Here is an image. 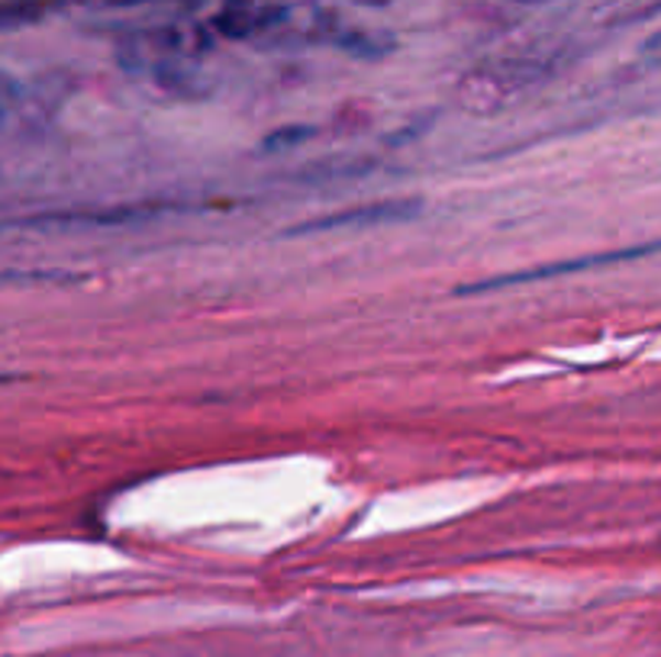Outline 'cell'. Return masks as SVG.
Masks as SVG:
<instances>
[{"instance_id": "cell-1", "label": "cell", "mask_w": 661, "mask_h": 657, "mask_svg": "<svg viewBox=\"0 0 661 657\" xmlns=\"http://www.w3.org/2000/svg\"><path fill=\"white\" fill-rule=\"evenodd\" d=\"M661 242H642V245H629V248H614V252H594V255H581V258H568V261H552V265H539V268H526L514 275H497L487 281H474L459 287V297H477V293H494V290H510L522 283L552 281V278H571V275H584V271H597V268H614L626 261H639L649 255H659Z\"/></svg>"}, {"instance_id": "cell-2", "label": "cell", "mask_w": 661, "mask_h": 657, "mask_svg": "<svg viewBox=\"0 0 661 657\" xmlns=\"http://www.w3.org/2000/svg\"><path fill=\"white\" fill-rule=\"evenodd\" d=\"M423 213L420 197H390V200H375V203H359L345 207L339 213H327L307 223L290 226L284 238H304V235L339 233V230H375V226H400L410 223Z\"/></svg>"}, {"instance_id": "cell-3", "label": "cell", "mask_w": 661, "mask_h": 657, "mask_svg": "<svg viewBox=\"0 0 661 657\" xmlns=\"http://www.w3.org/2000/svg\"><path fill=\"white\" fill-rule=\"evenodd\" d=\"M284 16H287V7H278V3L233 0L213 16V30L227 40H252V36L278 26Z\"/></svg>"}, {"instance_id": "cell-4", "label": "cell", "mask_w": 661, "mask_h": 657, "mask_svg": "<svg viewBox=\"0 0 661 657\" xmlns=\"http://www.w3.org/2000/svg\"><path fill=\"white\" fill-rule=\"evenodd\" d=\"M178 203H130L113 210H85V213H46L30 223H55V226H123V223H142L165 213H178Z\"/></svg>"}, {"instance_id": "cell-5", "label": "cell", "mask_w": 661, "mask_h": 657, "mask_svg": "<svg viewBox=\"0 0 661 657\" xmlns=\"http://www.w3.org/2000/svg\"><path fill=\"white\" fill-rule=\"evenodd\" d=\"M58 0H0V33H13L33 26L52 10Z\"/></svg>"}, {"instance_id": "cell-6", "label": "cell", "mask_w": 661, "mask_h": 657, "mask_svg": "<svg viewBox=\"0 0 661 657\" xmlns=\"http://www.w3.org/2000/svg\"><path fill=\"white\" fill-rule=\"evenodd\" d=\"M313 136H317V130H313V126H304V123H287V126L275 130V133H268V136L262 140V152H265V155H272V152H287V148H297V145L310 142Z\"/></svg>"}, {"instance_id": "cell-7", "label": "cell", "mask_w": 661, "mask_h": 657, "mask_svg": "<svg viewBox=\"0 0 661 657\" xmlns=\"http://www.w3.org/2000/svg\"><path fill=\"white\" fill-rule=\"evenodd\" d=\"M339 46L355 58H381L394 48L390 43H381L378 36H365V33H349V36L339 40Z\"/></svg>"}, {"instance_id": "cell-8", "label": "cell", "mask_w": 661, "mask_h": 657, "mask_svg": "<svg viewBox=\"0 0 661 657\" xmlns=\"http://www.w3.org/2000/svg\"><path fill=\"white\" fill-rule=\"evenodd\" d=\"M23 103V85L13 78V75H7V71H0V123L7 120V116H13V110Z\"/></svg>"}, {"instance_id": "cell-9", "label": "cell", "mask_w": 661, "mask_h": 657, "mask_svg": "<svg viewBox=\"0 0 661 657\" xmlns=\"http://www.w3.org/2000/svg\"><path fill=\"white\" fill-rule=\"evenodd\" d=\"M52 281H78L68 271H0V287L3 283H52Z\"/></svg>"}, {"instance_id": "cell-10", "label": "cell", "mask_w": 661, "mask_h": 657, "mask_svg": "<svg viewBox=\"0 0 661 657\" xmlns=\"http://www.w3.org/2000/svg\"><path fill=\"white\" fill-rule=\"evenodd\" d=\"M642 55H646L649 62H659V65H661V33H656L652 40H646V46H642Z\"/></svg>"}, {"instance_id": "cell-11", "label": "cell", "mask_w": 661, "mask_h": 657, "mask_svg": "<svg viewBox=\"0 0 661 657\" xmlns=\"http://www.w3.org/2000/svg\"><path fill=\"white\" fill-rule=\"evenodd\" d=\"M110 3H123V7H133V3H145V0H110Z\"/></svg>"}, {"instance_id": "cell-12", "label": "cell", "mask_w": 661, "mask_h": 657, "mask_svg": "<svg viewBox=\"0 0 661 657\" xmlns=\"http://www.w3.org/2000/svg\"><path fill=\"white\" fill-rule=\"evenodd\" d=\"M520 3H546V0H520Z\"/></svg>"}, {"instance_id": "cell-13", "label": "cell", "mask_w": 661, "mask_h": 657, "mask_svg": "<svg viewBox=\"0 0 661 657\" xmlns=\"http://www.w3.org/2000/svg\"><path fill=\"white\" fill-rule=\"evenodd\" d=\"M0 380H3V377H0Z\"/></svg>"}]
</instances>
